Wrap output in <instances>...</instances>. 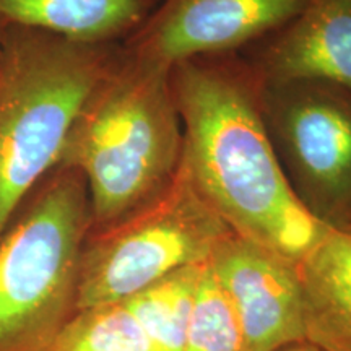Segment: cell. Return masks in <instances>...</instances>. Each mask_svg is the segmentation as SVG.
I'll return each mask as SVG.
<instances>
[{
    "label": "cell",
    "instance_id": "obj_6",
    "mask_svg": "<svg viewBox=\"0 0 351 351\" xmlns=\"http://www.w3.org/2000/svg\"><path fill=\"white\" fill-rule=\"evenodd\" d=\"M261 109L306 212L330 230L351 226V90L320 80H262Z\"/></svg>",
    "mask_w": 351,
    "mask_h": 351
},
{
    "label": "cell",
    "instance_id": "obj_4",
    "mask_svg": "<svg viewBox=\"0 0 351 351\" xmlns=\"http://www.w3.org/2000/svg\"><path fill=\"white\" fill-rule=\"evenodd\" d=\"M90 228L85 178L57 165L0 236V351L52 350L77 313Z\"/></svg>",
    "mask_w": 351,
    "mask_h": 351
},
{
    "label": "cell",
    "instance_id": "obj_12",
    "mask_svg": "<svg viewBox=\"0 0 351 351\" xmlns=\"http://www.w3.org/2000/svg\"><path fill=\"white\" fill-rule=\"evenodd\" d=\"M204 265L176 271L127 300L147 333L150 351H186L192 307Z\"/></svg>",
    "mask_w": 351,
    "mask_h": 351
},
{
    "label": "cell",
    "instance_id": "obj_7",
    "mask_svg": "<svg viewBox=\"0 0 351 351\" xmlns=\"http://www.w3.org/2000/svg\"><path fill=\"white\" fill-rule=\"evenodd\" d=\"M307 0H160L122 43L130 54L171 69L182 60L238 54L302 10Z\"/></svg>",
    "mask_w": 351,
    "mask_h": 351
},
{
    "label": "cell",
    "instance_id": "obj_8",
    "mask_svg": "<svg viewBox=\"0 0 351 351\" xmlns=\"http://www.w3.org/2000/svg\"><path fill=\"white\" fill-rule=\"evenodd\" d=\"M251 351L306 341L304 288L298 263L231 232L208 261Z\"/></svg>",
    "mask_w": 351,
    "mask_h": 351
},
{
    "label": "cell",
    "instance_id": "obj_14",
    "mask_svg": "<svg viewBox=\"0 0 351 351\" xmlns=\"http://www.w3.org/2000/svg\"><path fill=\"white\" fill-rule=\"evenodd\" d=\"M186 351H251L208 262L202 269L197 285Z\"/></svg>",
    "mask_w": 351,
    "mask_h": 351
},
{
    "label": "cell",
    "instance_id": "obj_2",
    "mask_svg": "<svg viewBox=\"0 0 351 351\" xmlns=\"http://www.w3.org/2000/svg\"><path fill=\"white\" fill-rule=\"evenodd\" d=\"M171 69L130 54L98 83L73 122L59 165L78 169L99 231L156 199L182 166V122Z\"/></svg>",
    "mask_w": 351,
    "mask_h": 351
},
{
    "label": "cell",
    "instance_id": "obj_3",
    "mask_svg": "<svg viewBox=\"0 0 351 351\" xmlns=\"http://www.w3.org/2000/svg\"><path fill=\"white\" fill-rule=\"evenodd\" d=\"M121 49L122 43H78L7 25L0 67V236L60 163L73 122Z\"/></svg>",
    "mask_w": 351,
    "mask_h": 351
},
{
    "label": "cell",
    "instance_id": "obj_5",
    "mask_svg": "<svg viewBox=\"0 0 351 351\" xmlns=\"http://www.w3.org/2000/svg\"><path fill=\"white\" fill-rule=\"evenodd\" d=\"M231 230L182 166L171 186L83 245L77 311L125 301L166 276L207 263Z\"/></svg>",
    "mask_w": 351,
    "mask_h": 351
},
{
    "label": "cell",
    "instance_id": "obj_16",
    "mask_svg": "<svg viewBox=\"0 0 351 351\" xmlns=\"http://www.w3.org/2000/svg\"><path fill=\"white\" fill-rule=\"evenodd\" d=\"M5 28H7V23L0 19V67H2V62H3V34H5Z\"/></svg>",
    "mask_w": 351,
    "mask_h": 351
},
{
    "label": "cell",
    "instance_id": "obj_1",
    "mask_svg": "<svg viewBox=\"0 0 351 351\" xmlns=\"http://www.w3.org/2000/svg\"><path fill=\"white\" fill-rule=\"evenodd\" d=\"M182 122L184 166L228 228L300 263L328 228L300 204L271 147L261 109L262 80L238 54L171 67Z\"/></svg>",
    "mask_w": 351,
    "mask_h": 351
},
{
    "label": "cell",
    "instance_id": "obj_10",
    "mask_svg": "<svg viewBox=\"0 0 351 351\" xmlns=\"http://www.w3.org/2000/svg\"><path fill=\"white\" fill-rule=\"evenodd\" d=\"M304 288L306 341L351 351V226L324 232L298 263Z\"/></svg>",
    "mask_w": 351,
    "mask_h": 351
},
{
    "label": "cell",
    "instance_id": "obj_15",
    "mask_svg": "<svg viewBox=\"0 0 351 351\" xmlns=\"http://www.w3.org/2000/svg\"><path fill=\"white\" fill-rule=\"evenodd\" d=\"M280 351H320V350L317 348V346H314L313 343H309V341H301V343L287 346V348H283Z\"/></svg>",
    "mask_w": 351,
    "mask_h": 351
},
{
    "label": "cell",
    "instance_id": "obj_17",
    "mask_svg": "<svg viewBox=\"0 0 351 351\" xmlns=\"http://www.w3.org/2000/svg\"><path fill=\"white\" fill-rule=\"evenodd\" d=\"M148 2H150V3H152V5H153V7H155V5H156V3H158V2H160V0H148Z\"/></svg>",
    "mask_w": 351,
    "mask_h": 351
},
{
    "label": "cell",
    "instance_id": "obj_9",
    "mask_svg": "<svg viewBox=\"0 0 351 351\" xmlns=\"http://www.w3.org/2000/svg\"><path fill=\"white\" fill-rule=\"evenodd\" d=\"M249 62L263 82L320 80L351 90V0H307Z\"/></svg>",
    "mask_w": 351,
    "mask_h": 351
},
{
    "label": "cell",
    "instance_id": "obj_13",
    "mask_svg": "<svg viewBox=\"0 0 351 351\" xmlns=\"http://www.w3.org/2000/svg\"><path fill=\"white\" fill-rule=\"evenodd\" d=\"M51 351H150V343L125 300L77 311Z\"/></svg>",
    "mask_w": 351,
    "mask_h": 351
},
{
    "label": "cell",
    "instance_id": "obj_11",
    "mask_svg": "<svg viewBox=\"0 0 351 351\" xmlns=\"http://www.w3.org/2000/svg\"><path fill=\"white\" fill-rule=\"evenodd\" d=\"M152 10L148 0H0L7 25L90 44L124 43Z\"/></svg>",
    "mask_w": 351,
    "mask_h": 351
}]
</instances>
